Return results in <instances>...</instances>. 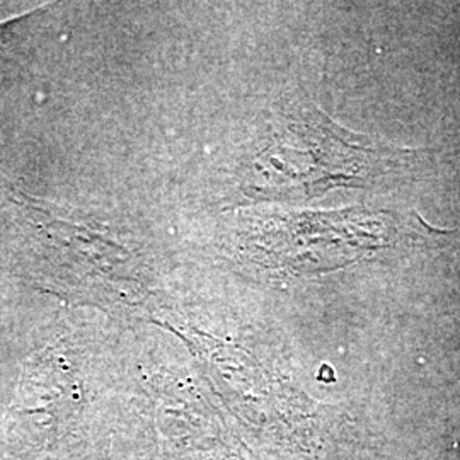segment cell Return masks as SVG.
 <instances>
[{"label":"cell","mask_w":460,"mask_h":460,"mask_svg":"<svg viewBox=\"0 0 460 460\" xmlns=\"http://www.w3.org/2000/svg\"><path fill=\"white\" fill-rule=\"evenodd\" d=\"M418 152L348 132L315 108L290 111L247 165L243 190L258 199H298L334 188H368L404 172Z\"/></svg>","instance_id":"cell-1"},{"label":"cell","mask_w":460,"mask_h":460,"mask_svg":"<svg viewBox=\"0 0 460 460\" xmlns=\"http://www.w3.org/2000/svg\"><path fill=\"white\" fill-rule=\"evenodd\" d=\"M237 258L275 279L324 273L395 246L399 217L372 212L254 215L237 230Z\"/></svg>","instance_id":"cell-2"},{"label":"cell","mask_w":460,"mask_h":460,"mask_svg":"<svg viewBox=\"0 0 460 460\" xmlns=\"http://www.w3.org/2000/svg\"><path fill=\"white\" fill-rule=\"evenodd\" d=\"M41 229L64 266V290L74 300L99 304L138 302L148 279L146 247L132 234L91 222L81 214L41 215Z\"/></svg>","instance_id":"cell-3"},{"label":"cell","mask_w":460,"mask_h":460,"mask_svg":"<svg viewBox=\"0 0 460 460\" xmlns=\"http://www.w3.org/2000/svg\"><path fill=\"white\" fill-rule=\"evenodd\" d=\"M33 14L34 13H30V14H26V16L16 17V19H11V21H7V22H2V24H0V47L5 45V43L14 36L17 26H21L28 17H31Z\"/></svg>","instance_id":"cell-4"}]
</instances>
